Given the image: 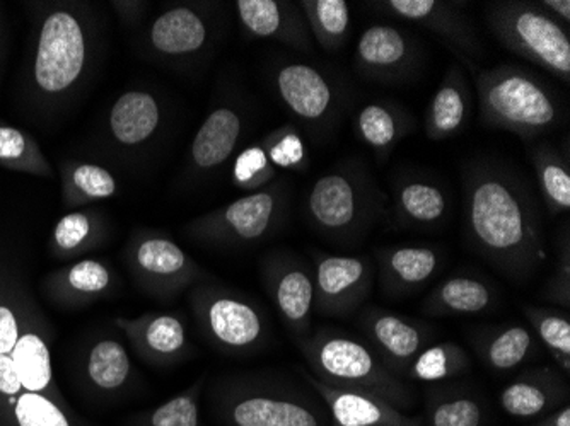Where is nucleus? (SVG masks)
Wrapping results in <instances>:
<instances>
[{
  "instance_id": "29",
  "label": "nucleus",
  "mask_w": 570,
  "mask_h": 426,
  "mask_svg": "<svg viewBox=\"0 0 570 426\" xmlns=\"http://www.w3.org/2000/svg\"><path fill=\"white\" fill-rule=\"evenodd\" d=\"M533 166L541 197L550 214H567L570 210L569 161L556 147L543 143L533 150Z\"/></svg>"
},
{
  "instance_id": "26",
  "label": "nucleus",
  "mask_w": 570,
  "mask_h": 426,
  "mask_svg": "<svg viewBox=\"0 0 570 426\" xmlns=\"http://www.w3.org/2000/svg\"><path fill=\"white\" fill-rule=\"evenodd\" d=\"M22 389L28 393L45 394L53 402L60 403L53 390L51 377V358L47 343L38 333H21L11 354ZM62 405V403H60Z\"/></svg>"
},
{
  "instance_id": "8",
  "label": "nucleus",
  "mask_w": 570,
  "mask_h": 426,
  "mask_svg": "<svg viewBox=\"0 0 570 426\" xmlns=\"http://www.w3.org/2000/svg\"><path fill=\"white\" fill-rule=\"evenodd\" d=\"M376 270L366 256L320 255L315 266V307L328 317L354 316L373 290Z\"/></svg>"
},
{
  "instance_id": "44",
  "label": "nucleus",
  "mask_w": 570,
  "mask_h": 426,
  "mask_svg": "<svg viewBox=\"0 0 570 426\" xmlns=\"http://www.w3.org/2000/svg\"><path fill=\"white\" fill-rule=\"evenodd\" d=\"M265 152L268 161L274 162L278 168H299L306 159L303 139L293 130L285 131L284 136L275 139Z\"/></svg>"
},
{
  "instance_id": "2",
  "label": "nucleus",
  "mask_w": 570,
  "mask_h": 426,
  "mask_svg": "<svg viewBox=\"0 0 570 426\" xmlns=\"http://www.w3.org/2000/svg\"><path fill=\"white\" fill-rule=\"evenodd\" d=\"M480 120L492 130L534 139L562 121V102L543 79L518 66H499L475 73Z\"/></svg>"
},
{
  "instance_id": "33",
  "label": "nucleus",
  "mask_w": 570,
  "mask_h": 426,
  "mask_svg": "<svg viewBox=\"0 0 570 426\" xmlns=\"http://www.w3.org/2000/svg\"><path fill=\"white\" fill-rule=\"evenodd\" d=\"M127 333L139 336L150 354L163 358L176 357L187 345L184 323L175 316L150 317L146 323H121Z\"/></svg>"
},
{
  "instance_id": "48",
  "label": "nucleus",
  "mask_w": 570,
  "mask_h": 426,
  "mask_svg": "<svg viewBox=\"0 0 570 426\" xmlns=\"http://www.w3.org/2000/svg\"><path fill=\"white\" fill-rule=\"evenodd\" d=\"M547 14L552 16L560 24L570 26V2L569 0H541L538 2Z\"/></svg>"
},
{
  "instance_id": "35",
  "label": "nucleus",
  "mask_w": 570,
  "mask_h": 426,
  "mask_svg": "<svg viewBox=\"0 0 570 426\" xmlns=\"http://www.w3.org/2000/svg\"><path fill=\"white\" fill-rule=\"evenodd\" d=\"M485 412L476 397L464 393H434L429 399L428 426H482Z\"/></svg>"
},
{
  "instance_id": "13",
  "label": "nucleus",
  "mask_w": 570,
  "mask_h": 426,
  "mask_svg": "<svg viewBox=\"0 0 570 426\" xmlns=\"http://www.w3.org/2000/svg\"><path fill=\"white\" fill-rule=\"evenodd\" d=\"M304 377L328 408L332 426H424L417 416L400 412L380 397L333 387L309 374Z\"/></svg>"
},
{
  "instance_id": "20",
  "label": "nucleus",
  "mask_w": 570,
  "mask_h": 426,
  "mask_svg": "<svg viewBox=\"0 0 570 426\" xmlns=\"http://www.w3.org/2000/svg\"><path fill=\"white\" fill-rule=\"evenodd\" d=\"M412 130V118L387 101H370L358 108L354 117V131L377 159L383 161L396 143Z\"/></svg>"
},
{
  "instance_id": "17",
  "label": "nucleus",
  "mask_w": 570,
  "mask_h": 426,
  "mask_svg": "<svg viewBox=\"0 0 570 426\" xmlns=\"http://www.w3.org/2000/svg\"><path fill=\"white\" fill-rule=\"evenodd\" d=\"M472 111V91L460 66L451 67L425 111V133L443 142L463 130Z\"/></svg>"
},
{
  "instance_id": "15",
  "label": "nucleus",
  "mask_w": 570,
  "mask_h": 426,
  "mask_svg": "<svg viewBox=\"0 0 570 426\" xmlns=\"http://www.w3.org/2000/svg\"><path fill=\"white\" fill-rule=\"evenodd\" d=\"M376 259L381 288L390 297L417 294L441 266V252L432 246H392L380 249Z\"/></svg>"
},
{
  "instance_id": "22",
  "label": "nucleus",
  "mask_w": 570,
  "mask_h": 426,
  "mask_svg": "<svg viewBox=\"0 0 570 426\" xmlns=\"http://www.w3.org/2000/svg\"><path fill=\"white\" fill-rule=\"evenodd\" d=\"M277 200L271 191H258L233 201L224 208L216 222L210 224L213 232L219 236L249 242L261 239L274 224Z\"/></svg>"
},
{
  "instance_id": "12",
  "label": "nucleus",
  "mask_w": 570,
  "mask_h": 426,
  "mask_svg": "<svg viewBox=\"0 0 570 426\" xmlns=\"http://www.w3.org/2000/svg\"><path fill=\"white\" fill-rule=\"evenodd\" d=\"M205 333L227 350H249L264 338L261 313L239 297L226 291H213L198 303Z\"/></svg>"
},
{
  "instance_id": "41",
  "label": "nucleus",
  "mask_w": 570,
  "mask_h": 426,
  "mask_svg": "<svg viewBox=\"0 0 570 426\" xmlns=\"http://www.w3.org/2000/svg\"><path fill=\"white\" fill-rule=\"evenodd\" d=\"M543 297L549 303L556 306L566 307L570 306V239L569 229L566 230V236L562 237V246L559 245L557 251L556 268H553L552 277L543 290Z\"/></svg>"
},
{
  "instance_id": "45",
  "label": "nucleus",
  "mask_w": 570,
  "mask_h": 426,
  "mask_svg": "<svg viewBox=\"0 0 570 426\" xmlns=\"http://www.w3.org/2000/svg\"><path fill=\"white\" fill-rule=\"evenodd\" d=\"M91 224L85 214H69L57 224L53 241L59 251H76L89 236Z\"/></svg>"
},
{
  "instance_id": "4",
  "label": "nucleus",
  "mask_w": 570,
  "mask_h": 426,
  "mask_svg": "<svg viewBox=\"0 0 570 426\" xmlns=\"http://www.w3.org/2000/svg\"><path fill=\"white\" fill-rule=\"evenodd\" d=\"M386 198L362 161H344L311 188L307 210L328 239L354 242L383 216Z\"/></svg>"
},
{
  "instance_id": "23",
  "label": "nucleus",
  "mask_w": 570,
  "mask_h": 426,
  "mask_svg": "<svg viewBox=\"0 0 570 426\" xmlns=\"http://www.w3.org/2000/svg\"><path fill=\"white\" fill-rule=\"evenodd\" d=\"M537 336L521 325L490 329L476 341V351L483 364L494 371H511L538 354Z\"/></svg>"
},
{
  "instance_id": "14",
  "label": "nucleus",
  "mask_w": 570,
  "mask_h": 426,
  "mask_svg": "<svg viewBox=\"0 0 570 426\" xmlns=\"http://www.w3.org/2000/svg\"><path fill=\"white\" fill-rule=\"evenodd\" d=\"M562 371L550 367L531 368L515 376L499 396V405L512 418L533 419L549 415L567 405L569 389L560 376Z\"/></svg>"
},
{
  "instance_id": "36",
  "label": "nucleus",
  "mask_w": 570,
  "mask_h": 426,
  "mask_svg": "<svg viewBox=\"0 0 570 426\" xmlns=\"http://www.w3.org/2000/svg\"><path fill=\"white\" fill-rule=\"evenodd\" d=\"M202 383L140 415L134 426H200Z\"/></svg>"
},
{
  "instance_id": "24",
  "label": "nucleus",
  "mask_w": 570,
  "mask_h": 426,
  "mask_svg": "<svg viewBox=\"0 0 570 426\" xmlns=\"http://www.w3.org/2000/svg\"><path fill=\"white\" fill-rule=\"evenodd\" d=\"M242 136V118L230 108H217L204 121L194 143L191 159L200 169H213L229 159Z\"/></svg>"
},
{
  "instance_id": "10",
  "label": "nucleus",
  "mask_w": 570,
  "mask_h": 426,
  "mask_svg": "<svg viewBox=\"0 0 570 426\" xmlns=\"http://www.w3.org/2000/svg\"><path fill=\"white\" fill-rule=\"evenodd\" d=\"M381 12L402 19L410 24L435 34L458 56L476 59L482 56V43L473 30L472 22L463 14L460 6L443 0H383L373 2Z\"/></svg>"
},
{
  "instance_id": "31",
  "label": "nucleus",
  "mask_w": 570,
  "mask_h": 426,
  "mask_svg": "<svg viewBox=\"0 0 570 426\" xmlns=\"http://www.w3.org/2000/svg\"><path fill=\"white\" fill-rule=\"evenodd\" d=\"M311 30L325 50L344 48L351 34V6L345 0L303 2Z\"/></svg>"
},
{
  "instance_id": "37",
  "label": "nucleus",
  "mask_w": 570,
  "mask_h": 426,
  "mask_svg": "<svg viewBox=\"0 0 570 426\" xmlns=\"http://www.w3.org/2000/svg\"><path fill=\"white\" fill-rule=\"evenodd\" d=\"M9 408L16 426H73L63 406L45 394L22 390Z\"/></svg>"
},
{
  "instance_id": "9",
  "label": "nucleus",
  "mask_w": 570,
  "mask_h": 426,
  "mask_svg": "<svg viewBox=\"0 0 570 426\" xmlns=\"http://www.w3.org/2000/svg\"><path fill=\"white\" fill-rule=\"evenodd\" d=\"M358 328L371 350L399 377H403L413 358L424 350L434 336L425 323L381 307L362 310Z\"/></svg>"
},
{
  "instance_id": "3",
  "label": "nucleus",
  "mask_w": 570,
  "mask_h": 426,
  "mask_svg": "<svg viewBox=\"0 0 570 426\" xmlns=\"http://www.w3.org/2000/svg\"><path fill=\"white\" fill-rule=\"evenodd\" d=\"M301 348L322 383L380 397L400 412L415 406L409 384L393 374L366 341L338 329H322Z\"/></svg>"
},
{
  "instance_id": "47",
  "label": "nucleus",
  "mask_w": 570,
  "mask_h": 426,
  "mask_svg": "<svg viewBox=\"0 0 570 426\" xmlns=\"http://www.w3.org/2000/svg\"><path fill=\"white\" fill-rule=\"evenodd\" d=\"M21 336L19 319L11 307L0 304V355H11Z\"/></svg>"
},
{
  "instance_id": "42",
  "label": "nucleus",
  "mask_w": 570,
  "mask_h": 426,
  "mask_svg": "<svg viewBox=\"0 0 570 426\" xmlns=\"http://www.w3.org/2000/svg\"><path fill=\"white\" fill-rule=\"evenodd\" d=\"M66 284L70 290L79 294H98L110 284V271L101 262L85 259L76 262L66 274Z\"/></svg>"
},
{
  "instance_id": "28",
  "label": "nucleus",
  "mask_w": 570,
  "mask_h": 426,
  "mask_svg": "<svg viewBox=\"0 0 570 426\" xmlns=\"http://www.w3.org/2000/svg\"><path fill=\"white\" fill-rule=\"evenodd\" d=\"M470 365L472 360L463 346L454 341L435 343L425 346L424 350L413 358L403 377L417 383H444L463 376L464 371L470 370Z\"/></svg>"
},
{
  "instance_id": "30",
  "label": "nucleus",
  "mask_w": 570,
  "mask_h": 426,
  "mask_svg": "<svg viewBox=\"0 0 570 426\" xmlns=\"http://www.w3.org/2000/svg\"><path fill=\"white\" fill-rule=\"evenodd\" d=\"M524 316L533 328L538 343L546 346L563 374H570V317L550 307L524 304Z\"/></svg>"
},
{
  "instance_id": "11",
  "label": "nucleus",
  "mask_w": 570,
  "mask_h": 426,
  "mask_svg": "<svg viewBox=\"0 0 570 426\" xmlns=\"http://www.w3.org/2000/svg\"><path fill=\"white\" fill-rule=\"evenodd\" d=\"M419 60V44L405 30L393 24H373L358 38L354 67L361 76L377 82H395Z\"/></svg>"
},
{
  "instance_id": "25",
  "label": "nucleus",
  "mask_w": 570,
  "mask_h": 426,
  "mask_svg": "<svg viewBox=\"0 0 570 426\" xmlns=\"http://www.w3.org/2000/svg\"><path fill=\"white\" fill-rule=\"evenodd\" d=\"M150 40L154 47L168 56H187L200 50L207 40L204 19L188 8H176L156 19Z\"/></svg>"
},
{
  "instance_id": "21",
  "label": "nucleus",
  "mask_w": 570,
  "mask_h": 426,
  "mask_svg": "<svg viewBox=\"0 0 570 426\" xmlns=\"http://www.w3.org/2000/svg\"><path fill=\"white\" fill-rule=\"evenodd\" d=\"M271 280L272 296L284 321L297 335H306L315 309V278L303 266L284 262L272 274Z\"/></svg>"
},
{
  "instance_id": "38",
  "label": "nucleus",
  "mask_w": 570,
  "mask_h": 426,
  "mask_svg": "<svg viewBox=\"0 0 570 426\" xmlns=\"http://www.w3.org/2000/svg\"><path fill=\"white\" fill-rule=\"evenodd\" d=\"M236 6L246 30L255 37H293L284 8L275 0H238Z\"/></svg>"
},
{
  "instance_id": "16",
  "label": "nucleus",
  "mask_w": 570,
  "mask_h": 426,
  "mask_svg": "<svg viewBox=\"0 0 570 426\" xmlns=\"http://www.w3.org/2000/svg\"><path fill=\"white\" fill-rule=\"evenodd\" d=\"M277 89L291 111L309 123L330 120L335 113V89L315 67L285 66L277 76Z\"/></svg>"
},
{
  "instance_id": "32",
  "label": "nucleus",
  "mask_w": 570,
  "mask_h": 426,
  "mask_svg": "<svg viewBox=\"0 0 570 426\" xmlns=\"http://www.w3.org/2000/svg\"><path fill=\"white\" fill-rule=\"evenodd\" d=\"M137 265L154 278L184 284L194 277V262L168 239H149L137 249Z\"/></svg>"
},
{
  "instance_id": "40",
  "label": "nucleus",
  "mask_w": 570,
  "mask_h": 426,
  "mask_svg": "<svg viewBox=\"0 0 570 426\" xmlns=\"http://www.w3.org/2000/svg\"><path fill=\"white\" fill-rule=\"evenodd\" d=\"M272 178L271 161L264 147L255 146L243 150L235 162V181L245 188L264 185Z\"/></svg>"
},
{
  "instance_id": "43",
  "label": "nucleus",
  "mask_w": 570,
  "mask_h": 426,
  "mask_svg": "<svg viewBox=\"0 0 570 426\" xmlns=\"http://www.w3.org/2000/svg\"><path fill=\"white\" fill-rule=\"evenodd\" d=\"M73 185L81 190L86 197L108 198L114 195L115 179L107 169L98 166H81L72 175Z\"/></svg>"
},
{
  "instance_id": "5",
  "label": "nucleus",
  "mask_w": 570,
  "mask_h": 426,
  "mask_svg": "<svg viewBox=\"0 0 570 426\" xmlns=\"http://www.w3.org/2000/svg\"><path fill=\"white\" fill-rule=\"evenodd\" d=\"M487 26L514 56L570 82L569 28L547 14L538 2L494 0L485 6Z\"/></svg>"
},
{
  "instance_id": "34",
  "label": "nucleus",
  "mask_w": 570,
  "mask_h": 426,
  "mask_svg": "<svg viewBox=\"0 0 570 426\" xmlns=\"http://www.w3.org/2000/svg\"><path fill=\"white\" fill-rule=\"evenodd\" d=\"M130 374V360L124 346L114 339L96 343L88 358V377L98 389H120Z\"/></svg>"
},
{
  "instance_id": "27",
  "label": "nucleus",
  "mask_w": 570,
  "mask_h": 426,
  "mask_svg": "<svg viewBox=\"0 0 570 426\" xmlns=\"http://www.w3.org/2000/svg\"><path fill=\"white\" fill-rule=\"evenodd\" d=\"M159 121L158 105L146 92H127L115 102L110 125L120 142L134 146L142 142L156 130Z\"/></svg>"
},
{
  "instance_id": "39",
  "label": "nucleus",
  "mask_w": 570,
  "mask_h": 426,
  "mask_svg": "<svg viewBox=\"0 0 570 426\" xmlns=\"http://www.w3.org/2000/svg\"><path fill=\"white\" fill-rule=\"evenodd\" d=\"M0 162L22 171L41 172L45 168L43 159L30 139L12 127H0Z\"/></svg>"
},
{
  "instance_id": "7",
  "label": "nucleus",
  "mask_w": 570,
  "mask_h": 426,
  "mask_svg": "<svg viewBox=\"0 0 570 426\" xmlns=\"http://www.w3.org/2000/svg\"><path fill=\"white\" fill-rule=\"evenodd\" d=\"M86 44L81 26L69 12H53L45 19L35 59V81L41 91H66L85 67Z\"/></svg>"
},
{
  "instance_id": "1",
  "label": "nucleus",
  "mask_w": 570,
  "mask_h": 426,
  "mask_svg": "<svg viewBox=\"0 0 570 426\" xmlns=\"http://www.w3.org/2000/svg\"><path fill=\"white\" fill-rule=\"evenodd\" d=\"M463 224L470 248L514 284L549 258L533 190L502 162L480 159L464 169Z\"/></svg>"
},
{
  "instance_id": "49",
  "label": "nucleus",
  "mask_w": 570,
  "mask_h": 426,
  "mask_svg": "<svg viewBox=\"0 0 570 426\" xmlns=\"http://www.w3.org/2000/svg\"><path fill=\"white\" fill-rule=\"evenodd\" d=\"M531 426H570V406L563 405Z\"/></svg>"
},
{
  "instance_id": "18",
  "label": "nucleus",
  "mask_w": 570,
  "mask_h": 426,
  "mask_svg": "<svg viewBox=\"0 0 570 426\" xmlns=\"http://www.w3.org/2000/svg\"><path fill=\"white\" fill-rule=\"evenodd\" d=\"M393 208L406 226L438 227L450 216V195L441 182L409 176L393 185Z\"/></svg>"
},
{
  "instance_id": "46",
  "label": "nucleus",
  "mask_w": 570,
  "mask_h": 426,
  "mask_svg": "<svg viewBox=\"0 0 570 426\" xmlns=\"http://www.w3.org/2000/svg\"><path fill=\"white\" fill-rule=\"evenodd\" d=\"M22 390L11 355H0V397L11 406Z\"/></svg>"
},
{
  "instance_id": "6",
  "label": "nucleus",
  "mask_w": 570,
  "mask_h": 426,
  "mask_svg": "<svg viewBox=\"0 0 570 426\" xmlns=\"http://www.w3.org/2000/svg\"><path fill=\"white\" fill-rule=\"evenodd\" d=\"M219 403L226 426H332L320 406L306 397L267 386H238Z\"/></svg>"
},
{
  "instance_id": "19",
  "label": "nucleus",
  "mask_w": 570,
  "mask_h": 426,
  "mask_svg": "<svg viewBox=\"0 0 570 426\" xmlns=\"http://www.w3.org/2000/svg\"><path fill=\"white\" fill-rule=\"evenodd\" d=\"M494 288L483 278L454 275L441 281L424 300V313L434 317L479 316L492 309Z\"/></svg>"
}]
</instances>
